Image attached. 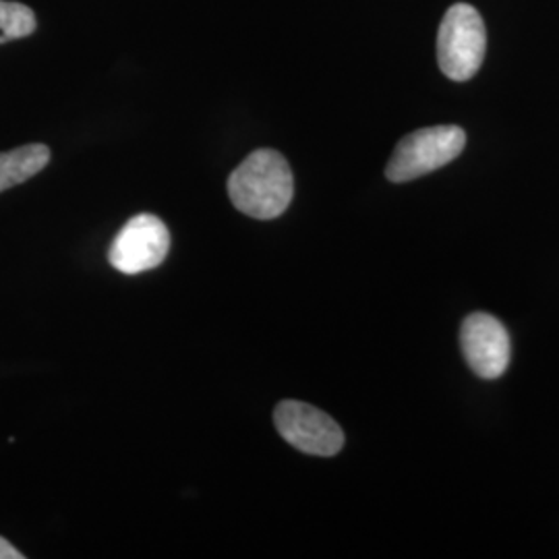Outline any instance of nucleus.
<instances>
[{"instance_id":"2","label":"nucleus","mask_w":559,"mask_h":559,"mask_svg":"<svg viewBox=\"0 0 559 559\" xmlns=\"http://www.w3.org/2000/svg\"><path fill=\"white\" fill-rule=\"evenodd\" d=\"M487 50V29L479 11L471 4H454L443 15L438 34L441 73L452 81H468L479 73Z\"/></svg>"},{"instance_id":"4","label":"nucleus","mask_w":559,"mask_h":559,"mask_svg":"<svg viewBox=\"0 0 559 559\" xmlns=\"http://www.w3.org/2000/svg\"><path fill=\"white\" fill-rule=\"evenodd\" d=\"M274 425L282 440L309 456L330 459L336 456L344 445V431L338 423L307 402H280L274 411Z\"/></svg>"},{"instance_id":"7","label":"nucleus","mask_w":559,"mask_h":559,"mask_svg":"<svg viewBox=\"0 0 559 559\" xmlns=\"http://www.w3.org/2000/svg\"><path fill=\"white\" fill-rule=\"evenodd\" d=\"M48 162L50 150L44 143H29L11 152H0V193L40 175Z\"/></svg>"},{"instance_id":"8","label":"nucleus","mask_w":559,"mask_h":559,"mask_svg":"<svg viewBox=\"0 0 559 559\" xmlns=\"http://www.w3.org/2000/svg\"><path fill=\"white\" fill-rule=\"evenodd\" d=\"M36 25L38 21L29 7L11 0H0V44L32 36Z\"/></svg>"},{"instance_id":"5","label":"nucleus","mask_w":559,"mask_h":559,"mask_svg":"<svg viewBox=\"0 0 559 559\" xmlns=\"http://www.w3.org/2000/svg\"><path fill=\"white\" fill-rule=\"evenodd\" d=\"M170 251V233L154 214H138L127 222L108 247V261L120 272L135 276L150 272L166 260Z\"/></svg>"},{"instance_id":"6","label":"nucleus","mask_w":559,"mask_h":559,"mask_svg":"<svg viewBox=\"0 0 559 559\" xmlns=\"http://www.w3.org/2000/svg\"><path fill=\"white\" fill-rule=\"evenodd\" d=\"M460 344L468 367L483 380H498L510 365V336L493 316H468L460 330Z\"/></svg>"},{"instance_id":"9","label":"nucleus","mask_w":559,"mask_h":559,"mask_svg":"<svg viewBox=\"0 0 559 559\" xmlns=\"http://www.w3.org/2000/svg\"><path fill=\"white\" fill-rule=\"evenodd\" d=\"M25 556L17 551L11 543L0 537V559H23Z\"/></svg>"},{"instance_id":"1","label":"nucleus","mask_w":559,"mask_h":559,"mask_svg":"<svg viewBox=\"0 0 559 559\" xmlns=\"http://www.w3.org/2000/svg\"><path fill=\"white\" fill-rule=\"evenodd\" d=\"M295 195V179L276 150H255L228 177V198L240 214L255 221L282 216Z\"/></svg>"},{"instance_id":"3","label":"nucleus","mask_w":559,"mask_h":559,"mask_svg":"<svg viewBox=\"0 0 559 559\" xmlns=\"http://www.w3.org/2000/svg\"><path fill=\"white\" fill-rule=\"evenodd\" d=\"M466 145V135L460 127L443 124L408 133L400 141L385 166V177L392 182L419 179L441 166L456 160Z\"/></svg>"}]
</instances>
